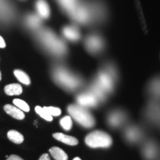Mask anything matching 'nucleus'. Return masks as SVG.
<instances>
[{
	"instance_id": "nucleus-1",
	"label": "nucleus",
	"mask_w": 160,
	"mask_h": 160,
	"mask_svg": "<svg viewBox=\"0 0 160 160\" xmlns=\"http://www.w3.org/2000/svg\"><path fill=\"white\" fill-rule=\"evenodd\" d=\"M39 39L42 44L51 53L59 56L65 53L67 48L65 42L53 32L47 30L41 31L39 33Z\"/></svg>"
},
{
	"instance_id": "nucleus-2",
	"label": "nucleus",
	"mask_w": 160,
	"mask_h": 160,
	"mask_svg": "<svg viewBox=\"0 0 160 160\" xmlns=\"http://www.w3.org/2000/svg\"><path fill=\"white\" fill-rule=\"evenodd\" d=\"M68 111L71 116L77 122L85 128H92L95 125V119L93 115L80 105H71L68 108Z\"/></svg>"
},
{
	"instance_id": "nucleus-3",
	"label": "nucleus",
	"mask_w": 160,
	"mask_h": 160,
	"mask_svg": "<svg viewBox=\"0 0 160 160\" xmlns=\"http://www.w3.org/2000/svg\"><path fill=\"white\" fill-rule=\"evenodd\" d=\"M54 78L57 82L69 90L76 89L82 83L79 77L62 68L55 70Z\"/></svg>"
},
{
	"instance_id": "nucleus-4",
	"label": "nucleus",
	"mask_w": 160,
	"mask_h": 160,
	"mask_svg": "<svg viewBox=\"0 0 160 160\" xmlns=\"http://www.w3.org/2000/svg\"><path fill=\"white\" fill-rule=\"evenodd\" d=\"M85 143L89 147L97 148H108L112 144L111 136L101 131H96L89 133L85 138Z\"/></svg>"
},
{
	"instance_id": "nucleus-5",
	"label": "nucleus",
	"mask_w": 160,
	"mask_h": 160,
	"mask_svg": "<svg viewBox=\"0 0 160 160\" xmlns=\"http://www.w3.org/2000/svg\"><path fill=\"white\" fill-rule=\"evenodd\" d=\"M113 79L114 78L105 70L99 72L95 83L105 92H110L113 90Z\"/></svg>"
},
{
	"instance_id": "nucleus-6",
	"label": "nucleus",
	"mask_w": 160,
	"mask_h": 160,
	"mask_svg": "<svg viewBox=\"0 0 160 160\" xmlns=\"http://www.w3.org/2000/svg\"><path fill=\"white\" fill-rule=\"evenodd\" d=\"M86 49L93 53L101 51L104 48V41L99 36L92 34L86 38L85 41Z\"/></svg>"
},
{
	"instance_id": "nucleus-7",
	"label": "nucleus",
	"mask_w": 160,
	"mask_h": 160,
	"mask_svg": "<svg viewBox=\"0 0 160 160\" xmlns=\"http://www.w3.org/2000/svg\"><path fill=\"white\" fill-rule=\"evenodd\" d=\"M77 102L79 105L82 107H94L97 105L98 99L91 92L81 93L77 97Z\"/></svg>"
},
{
	"instance_id": "nucleus-8",
	"label": "nucleus",
	"mask_w": 160,
	"mask_h": 160,
	"mask_svg": "<svg viewBox=\"0 0 160 160\" xmlns=\"http://www.w3.org/2000/svg\"><path fill=\"white\" fill-rule=\"evenodd\" d=\"M62 33L66 39L69 41H78L81 37V34L79 30L75 26H66L62 30Z\"/></svg>"
},
{
	"instance_id": "nucleus-9",
	"label": "nucleus",
	"mask_w": 160,
	"mask_h": 160,
	"mask_svg": "<svg viewBox=\"0 0 160 160\" xmlns=\"http://www.w3.org/2000/svg\"><path fill=\"white\" fill-rule=\"evenodd\" d=\"M36 8L39 16L42 19H47L50 16V8L45 0H38L36 4Z\"/></svg>"
},
{
	"instance_id": "nucleus-10",
	"label": "nucleus",
	"mask_w": 160,
	"mask_h": 160,
	"mask_svg": "<svg viewBox=\"0 0 160 160\" xmlns=\"http://www.w3.org/2000/svg\"><path fill=\"white\" fill-rule=\"evenodd\" d=\"M4 110L8 114L11 116L12 117L15 119L22 120L25 118V113L22 111H21L19 108H18L16 106H13L11 105H5L4 106Z\"/></svg>"
},
{
	"instance_id": "nucleus-11",
	"label": "nucleus",
	"mask_w": 160,
	"mask_h": 160,
	"mask_svg": "<svg viewBox=\"0 0 160 160\" xmlns=\"http://www.w3.org/2000/svg\"><path fill=\"white\" fill-rule=\"evenodd\" d=\"M60 5L70 15L75 11L80 5L79 0H59Z\"/></svg>"
},
{
	"instance_id": "nucleus-12",
	"label": "nucleus",
	"mask_w": 160,
	"mask_h": 160,
	"mask_svg": "<svg viewBox=\"0 0 160 160\" xmlns=\"http://www.w3.org/2000/svg\"><path fill=\"white\" fill-rule=\"evenodd\" d=\"M53 137L56 139L59 140V141L65 144H67L68 145H77L78 142H79L77 138L71 137V136L64 134V133H56L53 135Z\"/></svg>"
},
{
	"instance_id": "nucleus-13",
	"label": "nucleus",
	"mask_w": 160,
	"mask_h": 160,
	"mask_svg": "<svg viewBox=\"0 0 160 160\" xmlns=\"http://www.w3.org/2000/svg\"><path fill=\"white\" fill-rule=\"evenodd\" d=\"M5 92L7 95H20L22 93V88L19 84H10L5 87Z\"/></svg>"
},
{
	"instance_id": "nucleus-14",
	"label": "nucleus",
	"mask_w": 160,
	"mask_h": 160,
	"mask_svg": "<svg viewBox=\"0 0 160 160\" xmlns=\"http://www.w3.org/2000/svg\"><path fill=\"white\" fill-rule=\"evenodd\" d=\"M50 153L56 160H68V157L63 150L58 147H53L49 150Z\"/></svg>"
},
{
	"instance_id": "nucleus-15",
	"label": "nucleus",
	"mask_w": 160,
	"mask_h": 160,
	"mask_svg": "<svg viewBox=\"0 0 160 160\" xmlns=\"http://www.w3.org/2000/svg\"><path fill=\"white\" fill-rule=\"evenodd\" d=\"M8 137L11 142L16 144H21L24 141L22 134L14 130H11L8 132Z\"/></svg>"
},
{
	"instance_id": "nucleus-16",
	"label": "nucleus",
	"mask_w": 160,
	"mask_h": 160,
	"mask_svg": "<svg viewBox=\"0 0 160 160\" xmlns=\"http://www.w3.org/2000/svg\"><path fill=\"white\" fill-rule=\"evenodd\" d=\"M41 19L42 18L39 15L31 14L27 18V24L31 28H38L41 25Z\"/></svg>"
},
{
	"instance_id": "nucleus-17",
	"label": "nucleus",
	"mask_w": 160,
	"mask_h": 160,
	"mask_svg": "<svg viewBox=\"0 0 160 160\" xmlns=\"http://www.w3.org/2000/svg\"><path fill=\"white\" fill-rule=\"evenodd\" d=\"M14 75L20 82L25 84L26 85H28L31 84V79H30L28 75L21 70H15Z\"/></svg>"
},
{
	"instance_id": "nucleus-18",
	"label": "nucleus",
	"mask_w": 160,
	"mask_h": 160,
	"mask_svg": "<svg viewBox=\"0 0 160 160\" xmlns=\"http://www.w3.org/2000/svg\"><path fill=\"white\" fill-rule=\"evenodd\" d=\"M13 105H14L16 107H17L18 108H19L21 111L23 112H28L30 111V107L29 105H28L27 102H25V101L22 99H13Z\"/></svg>"
},
{
	"instance_id": "nucleus-19",
	"label": "nucleus",
	"mask_w": 160,
	"mask_h": 160,
	"mask_svg": "<svg viewBox=\"0 0 160 160\" xmlns=\"http://www.w3.org/2000/svg\"><path fill=\"white\" fill-rule=\"evenodd\" d=\"M35 111L37 113L39 114L42 118H43L44 119L47 120V121L51 122L53 120V117L49 114L47 111H45L44 108L40 107V106H37L35 108Z\"/></svg>"
},
{
	"instance_id": "nucleus-20",
	"label": "nucleus",
	"mask_w": 160,
	"mask_h": 160,
	"mask_svg": "<svg viewBox=\"0 0 160 160\" xmlns=\"http://www.w3.org/2000/svg\"><path fill=\"white\" fill-rule=\"evenodd\" d=\"M60 125L66 131H70L72 128V125H73L71 117L70 116L64 117L60 120Z\"/></svg>"
},
{
	"instance_id": "nucleus-21",
	"label": "nucleus",
	"mask_w": 160,
	"mask_h": 160,
	"mask_svg": "<svg viewBox=\"0 0 160 160\" xmlns=\"http://www.w3.org/2000/svg\"><path fill=\"white\" fill-rule=\"evenodd\" d=\"M44 108L52 117H58L61 114V110L56 107H44Z\"/></svg>"
},
{
	"instance_id": "nucleus-22",
	"label": "nucleus",
	"mask_w": 160,
	"mask_h": 160,
	"mask_svg": "<svg viewBox=\"0 0 160 160\" xmlns=\"http://www.w3.org/2000/svg\"><path fill=\"white\" fill-rule=\"evenodd\" d=\"M151 90L156 95H160V79H157L151 84Z\"/></svg>"
},
{
	"instance_id": "nucleus-23",
	"label": "nucleus",
	"mask_w": 160,
	"mask_h": 160,
	"mask_svg": "<svg viewBox=\"0 0 160 160\" xmlns=\"http://www.w3.org/2000/svg\"><path fill=\"white\" fill-rule=\"evenodd\" d=\"M7 160H24L17 155H11L7 158Z\"/></svg>"
},
{
	"instance_id": "nucleus-24",
	"label": "nucleus",
	"mask_w": 160,
	"mask_h": 160,
	"mask_svg": "<svg viewBox=\"0 0 160 160\" xmlns=\"http://www.w3.org/2000/svg\"><path fill=\"white\" fill-rule=\"evenodd\" d=\"M39 160H51L50 159V157L48 154H47V153H44L41 156V157L39 158Z\"/></svg>"
},
{
	"instance_id": "nucleus-25",
	"label": "nucleus",
	"mask_w": 160,
	"mask_h": 160,
	"mask_svg": "<svg viewBox=\"0 0 160 160\" xmlns=\"http://www.w3.org/2000/svg\"><path fill=\"white\" fill-rule=\"evenodd\" d=\"M5 47V40H4L3 38L0 36V48H4Z\"/></svg>"
},
{
	"instance_id": "nucleus-26",
	"label": "nucleus",
	"mask_w": 160,
	"mask_h": 160,
	"mask_svg": "<svg viewBox=\"0 0 160 160\" xmlns=\"http://www.w3.org/2000/svg\"><path fill=\"white\" fill-rule=\"evenodd\" d=\"M73 160H82V159H80V158H79V157H76V158H74V159H73Z\"/></svg>"
},
{
	"instance_id": "nucleus-27",
	"label": "nucleus",
	"mask_w": 160,
	"mask_h": 160,
	"mask_svg": "<svg viewBox=\"0 0 160 160\" xmlns=\"http://www.w3.org/2000/svg\"><path fill=\"white\" fill-rule=\"evenodd\" d=\"M2 79V73H1V71H0V80Z\"/></svg>"
}]
</instances>
